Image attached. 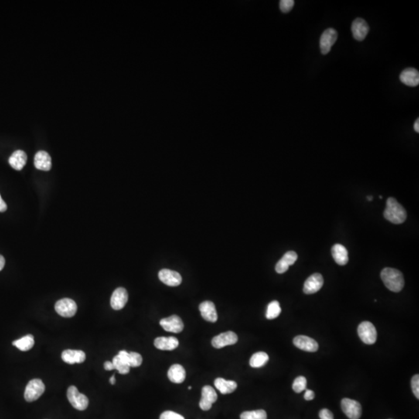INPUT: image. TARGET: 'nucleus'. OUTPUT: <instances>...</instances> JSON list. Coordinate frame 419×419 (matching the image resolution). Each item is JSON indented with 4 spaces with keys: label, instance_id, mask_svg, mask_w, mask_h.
Wrapping results in <instances>:
<instances>
[{
    "label": "nucleus",
    "instance_id": "a878e982",
    "mask_svg": "<svg viewBox=\"0 0 419 419\" xmlns=\"http://www.w3.org/2000/svg\"><path fill=\"white\" fill-rule=\"evenodd\" d=\"M168 377L172 383H182L186 379V370L181 365H172L168 369Z\"/></svg>",
    "mask_w": 419,
    "mask_h": 419
},
{
    "label": "nucleus",
    "instance_id": "6e6552de",
    "mask_svg": "<svg viewBox=\"0 0 419 419\" xmlns=\"http://www.w3.org/2000/svg\"><path fill=\"white\" fill-rule=\"evenodd\" d=\"M342 410L350 419H359L362 414V407L359 402L349 398L342 399L341 402Z\"/></svg>",
    "mask_w": 419,
    "mask_h": 419
},
{
    "label": "nucleus",
    "instance_id": "a18cd8bd",
    "mask_svg": "<svg viewBox=\"0 0 419 419\" xmlns=\"http://www.w3.org/2000/svg\"><path fill=\"white\" fill-rule=\"evenodd\" d=\"M188 389H189V390H191V389H192V386H188Z\"/></svg>",
    "mask_w": 419,
    "mask_h": 419
},
{
    "label": "nucleus",
    "instance_id": "4468645a",
    "mask_svg": "<svg viewBox=\"0 0 419 419\" xmlns=\"http://www.w3.org/2000/svg\"><path fill=\"white\" fill-rule=\"evenodd\" d=\"M294 344L296 347L305 352H314L318 350V342L306 335L295 337L294 338Z\"/></svg>",
    "mask_w": 419,
    "mask_h": 419
},
{
    "label": "nucleus",
    "instance_id": "cd10ccee",
    "mask_svg": "<svg viewBox=\"0 0 419 419\" xmlns=\"http://www.w3.org/2000/svg\"><path fill=\"white\" fill-rule=\"evenodd\" d=\"M13 345L23 352H27L33 348L35 345V338L32 335H27L18 340L13 342Z\"/></svg>",
    "mask_w": 419,
    "mask_h": 419
},
{
    "label": "nucleus",
    "instance_id": "bb28decb",
    "mask_svg": "<svg viewBox=\"0 0 419 419\" xmlns=\"http://www.w3.org/2000/svg\"><path fill=\"white\" fill-rule=\"evenodd\" d=\"M215 386L222 394H228L235 391L238 385L237 383L233 380H226L223 378H217L215 380Z\"/></svg>",
    "mask_w": 419,
    "mask_h": 419
},
{
    "label": "nucleus",
    "instance_id": "4be33fe9",
    "mask_svg": "<svg viewBox=\"0 0 419 419\" xmlns=\"http://www.w3.org/2000/svg\"><path fill=\"white\" fill-rule=\"evenodd\" d=\"M34 162L35 166L39 170L49 171L52 168V158L46 151H38L35 155Z\"/></svg>",
    "mask_w": 419,
    "mask_h": 419
},
{
    "label": "nucleus",
    "instance_id": "412c9836",
    "mask_svg": "<svg viewBox=\"0 0 419 419\" xmlns=\"http://www.w3.org/2000/svg\"><path fill=\"white\" fill-rule=\"evenodd\" d=\"M179 340L175 337H158L154 341L155 347L160 350H174L179 346Z\"/></svg>",
    "mask_w": 419,
    "mask_h": 419
},
{
    "label": "nucleus",
    "instance_id": "f257e3e1",
    "mask_svg": "<svg viewBox=\"0 0 419 419\" xmlns=\"http://www.w3.org/2000/svg\"><path fill=\"white\" fill-rule=\"evenodd\" d=\"M380 277L386 288L393 292H400L404 288V276L396 269L385 268L380 273Z\"/></svg>",
    "mask_w": 419,
    "mask_h": 419
},
{
    "label": "nucleus",
    "instance_id": "c03bdc74",
    "mask_svg": "<svg viewBox=\"0 0 419 419\" xmlns=\"http://www.w3.org/2000/svg\"><path fill=\"white\" fill-rule=\"evenodd\" d=\"M367 199H369V200H372V199H373V197H371V196H367Z\"/></svg>",
    "mask_w": 419,
    "mask_h": 419
},
{
    "label": "nucleus",
    "instance_id": "9b49d317",
    "mask_svg": "<svg viewBox=\"0 0 419 419\" xmlns=\"http://www.w3.org/2000/svg\"><path fill=\"white\" fill-rule=\"evenodd\" d=\"M158 278L165 285L169 287H177L182 283V277L180 274L173 270L163 269L158 273Z\"/></svg>",
    "mask_w": 419,
    "mask_h": 419
},
{
    "label": "nucleus",
    "instance_id": "ddd939ff",
    "mask_svg": "<svg viewBox=\"0 0 419 419\" xmlns=\"http://www.w3.org/2000/svg\"><path fill=\"white\" fill-rule=\"evenodd\" d=\"M237 342V335L233 332H227L215 336L212 339V344L216 349H222L228 345H235Z\"/></svg>",
    "mask_w": 419,
    "mask_h": 419
},
{
    "label": "nucleus",
    "instance_id": "9d476101",
    "mask_svg": "<svg viewBox=\"0 0 419 419\" xmlns=\"http://www.w3.org/2000/svg\"><path fill=\"white\" fill-rule=\"evenodd\" d=\"M218 400V394L212 386H203L202 389V397L199 400V407L203 410H208L212 408V404Z\"/></svg>",
    "mask_w": 419,
    "mask_h": 419
},
{
    "label": "nucleus",
    "instance_id": "7c9ffc66",
    "mask_svg": "<svg viewBox=\"0 0 419 419\" xmlns=\"http://www.w3.org/2000/svg\"><path fill=\"white\" fill-rule=\"evenodd\" d=\"M112 362H113L115 369H117L120 374H127L130 372V368L131 367L118 355L114 356Z\"/></svg>",
    "mask_w": 419,
    "mask_h": 419
},
{
    "label": "nucleus",
    "instance_id": "4c0bfd02",
    "mask_svg": "<svg viewBox=\"0 0 419 419\" xmlns=\"http://www.w3.org/2000/svg\"><path fill=\"white\" fill-rule=\"evenodd\" d=\"M304 397L306 400H311L314 398L315 394H314V392L313 391V390H307V389H306V392L305 393H304Z\"/></svg>",
    "mask_w": 419,
    "mask_h": 419
},
{
    "label": "nucleus",
    "instance_id": "c756f323",
    "mask_svg": "<svg viewBox=\"0 0 419 419\" xmlns=\"http://www.w3.org/2000/svg\"><path fill=\"white\" fill-rule=\"evenodd\" d=\"M280 313H281V308H280V303L277 301H273L270 302L267 307L266 317L269 320L275 319L280 315Z\"/></svg>",
    "mask_w": 419,
    "mask_h": 419
},
{
    "label": "nucleus",
    "instance_id": "c85d7f7f",
    "mask_svg": "<svg viewBox=\"0 0 419 419\" xmlns=\"http://www.w3.org/2000/svg\"><path fill=\"white\" fill-rule=\"evenodd\" d=\"M268 361L269 356L267 353L264 352H259L253 354L249 361V364L253 368L263 367L267 364Z\"/></svg>",
    "mask_w": 419,
    "mask_h": 419
},
{
    "label": "nucleus",
    "instance_id": "1a4fd4ad",
    "mask_svg": "<svg viewBox=\"0 0 419 419\" xmlns=\"http://www.w3.org/2000/svg\"><path fill=\"white\" fill-rule=\"evenodd\" d=\"M159 324L165 331L172 333H180L184 328L182 319L177 315L163 318L160 321Z\"/></svg>",
    "mask_w": 419,
    "mask_h": 419
},
{
    "label": "nucleus",
    "instance_id": "37998d69",
    "mask_svg": "<svg viewBox=\"0 0 419 419\" xmlns=\"http://www.w3.org/2000/svg\"><path fill=\"white\" fill-rule=\"evenodd\" d=\"M110 383H111L112 385L115 384V383H116L115 375H113V376H112L111 377H110Z\"/></svg>",
    "mask_w": 419,
    "mask_h": 419
},
{
    "label": "nucleus",
    "instance_id": "39448f33",
    "mask_svg": "<svg viewBox=\"0 0 419 419\" xmlns=\"http://www.w3.org/2000/svg\"><path fill=\"white\" fill-rule=\"evenodd\" d=\"M358 335L361 340L367 345H373L376 342L377 332L374 325L369 321H363L358 327Z\"/></svg>",
    "mask_w": 419,
    "mask_h": 419
},
{
    "label": "nucleus",
    "instance_id": "dca6fc26",
    "mask_svg": "<svg viewBox=\"0 0 419 419\" xmlns=\"http://www.w3.org/2000/svg\"><path fill=\"white\" fill-rule=\"evenodd\" d=\"M351 29H352L353 38L356 41L362 42L367 36L369 28L367 23L362 18H357L352 22Z\"/></svg>",
    "mask_w": 419,
    "mask_h": 419
},
{
    "label": "nucleus",
    "instance_id": "e433bc0d",
    "mask_svg": "<svg viewBox=\"0 0 419 419\" xmlns=\"http://www.w3.org/2000/svg\"><path fill=\"white\" fill-rule=\"evenodd\" d=\"M319 417L321 419H334L332 411L326 408L320 410Z\"/></svg>",
    "mask_w": 419,
    "mask_h": 419
},
{
    "label": "nucleus",
    "instance_id": "a211bd4d",
    "mask_svg": "<svg viewBox=\"0 0 419 419\" xmlns=\"http://www.w3.org/2000/svg\"><path fill=\"white\" fill-rule=\"evenodd\" d=\"M400 80L403 84L406 85V86H411V87L418 86V71L417 69H413V68L404 69L400 73Z\"/></svg>",
    "mask_w": 419,
    "mask_h": 419
},
{
    "label": "nucleus",
    "instance_id": "f3484780",
    "mask_svg": "<svg viewBox=\"0 0 419 419\" xmlns=\"http://www.w3.org/2000/svg\"><path fill=\"white\" fill-rule=\"evenodd\" d=\"M201 316L205 321L215 323L218 321V313L215 304L212 301H204L199 306Z\"/></svg>",
    "mask_w": 419,
    "mask_h": 419
},
{
    "label": "nucleus",
    "instance_id": "5701e85b",
    "mask_svg": "<svg viewBox=\"0 0 419 419\" xmlns=\"http://www.w3.org/2000/svg\"><path fill=\"white\" fill-rule=\"evenodd\" d=\"M332 255L335 263L339 266H345L349 262L347 249L342 245H334L332 248Z\"/></svg>",
    "mask_w": 419,
    "mask_h": 419
},
{
    "label": "nucleus",
    "instance_id": "6ab92c4d",
    "mask_svg": "<svg viewBox=\"0 0 419 419\" xmlns=\"http://www.w3.org/2000/svg\"><path fill=\"white\" fill-rule=\"evenodd\" d=\"M297 260V254L295 252H287L276 265V271L280 274L286 273L288 270L290 266L294 265Z\"/></svg>",
    "mask_w": 419,
    "mask_h": 419
},
{
    "label": "nucleus",
    "instance_id": "79ce46f5",
    "mask_svg": "<svg viewBox=\"0 0 419 419\" xmlns=\"http://www.w3.org/2000/svg\"><path fill=\"white\" fill-rule=\"evenodd\" d=\"M414 131H415L416 132H417V133L419 132V120H418V119H417V120H416L415 122H414Z\"/></svg>",
    "mask_w": 419,
    "mask_h": 419
},
{
    "label": "nucleus",
    "instance_id": "f704fd0d",
    "mask_svg": "<svg viewBox=\"0 0 419 419\" xmlns=\"http://www.w3.org/2000/svg\"><path fill=\"white\" fill-rule=\"evenodd\" d=\"M159 419H185L183 416L178 413L174 412L172 410H166L164 411L161 415H160Z\"/></svg>",
    "mask_w": 419,
    "mask_h": 419
},
{
    "label": "nucleus",
    "instance_id": "7ed1b4c3",
    "mask_svg": "<svg viewBox=\"0 0 419 419\" xmlns=\"http://www.w3.org/2000/svg\"><path fill=\"white\" fill-rule=\"evenodd\" d=\"M67 397L72 407L77 410H86L89 405V399L85 394L80 393L76 386H69L67 390Z\"/></svg>",
    "mask_w": 419,
    "mask_h": 419
},
{
    "label": "nucleus",
    "instance_id": "ea45409f",
    "mask_svg": "<svg viewBox=\"0 0 419 419\" xmlns=\"http://www.w3.org/2000/svg\"><path fill=\"white\" fill-rule=\"evenodd\" d=\"M7 210V203L4 202V199H2V196L0 195V212H5Z\"/></svg>",
    "mask_w": 419,
    "mask_h": 419
},
{
    "label": "nucleus",
    "instance_id": "f03ea898",
    "mask_svg": "<svg viewBox=\"0 0 419 419\" xmlns=\"http://www.w3.org/2000/svg\"><path fill=\"white\" fill-rule=\"evenodd\" d=\"M383 216L391 223L400 225L405 222L407 212L394 198L390 197L386 200Z\"/></svg>",
    "mask_w": 419,
    "mask_h": 419
},
{
    "label": "nucleus",
    "instance_id": "b1692460",
    "mask_svg": "<svg viewBox=\"0 0 419 419\" xmlns=\"http://www.w3.org/2000/svg\"><path fill=\"white\" fill-rule=\"evenodd\" d=\"M124 362L128 365L130 367H138L142 363V356L138 352H127V351H120L118 353Z\"/></svg>",
    "mask_w": 419,
    "mask_h": 419
},
{
    "label": "nucleus",
    "instance_id": "2eb2a0df",
    "mask_svg": "<svg viewBox=\"0 0 419 419\" xmlns=\"http://www.w3.org/2000/svg\"><path fill=\"white\" fill-rule=\"evenodd\" d=\"M127 301H128V294L126 289L119 287L116 289L112 294L110 305L113 309L119 311L124 308Z\"/></svg>",
    "mask_w": 419,
    "mask_h": 419
},
{
    "label": "nucleus",
    "instance_id": "0eeeda50",
    "mask_svg": "<svg viewBox=\"0 0 419 419\" xmlns=\"http://www.w3.org/2000/svg\"><path fill=\"white\" fill-rule=\"evenodd\" d=\"M338 33L333 28H328L324 31L320 38V48L322 55H327L336 42Z\"/></svg>",
    "mask_w": 419,
    "mask_h": 419
},
{
    "label": "nucleus",
    "instance_id": "58836bf2",
    "mask_svg": "<svg viewBox=\"0 0 419 419\" xmlns=\"http://www.w3.org/2000/svg\"><path fill=\"white\" fill-rule=\"evenodd\" d=\"M103 366H104V369H106V370H113V369H115L114 364H113V362H110V361L105 362Z\"/></svg>",
    "mask_w": 419,
    "mask_h": 419
},
{
    "label": "nucleus",
    "instance_id": "72a5a7b5",
    "mask_svg": "<svg viewBox=\"0 0 419 419\" xmlns=\"http://www.w3.org/2000/svg\"><path fill=\"white\" fill-rule=\"evenodd\" d=\"M294 5V0H281L280 2V11L284 14H287L293 9Z\"/></svg>",
    "mask_w": 419,
    "mask_h": 419
},
{
    "label": "nucleus",
    "instance_id": "a19ab883",
    "mask_svg": "<svg viewBox=\"0 0 419 419\" xmlns=\"http://www.w3.org/2000/svg\"><path fill=\"white\" fill-rule=\"evenodd\" d=\"M5 259H4V256H1L0 255V271L4 268V266H5Z\"/></svg>",
    "mask_w": 419,
    "mask_h": 419
},
{
    "label": "nucleus",
    "instance_id": "20e7f679",
    "mask_svg": "<svg viewBox=\"0 0 419 419\" xmlns=\"http://www.w3.org/2000/svg\"><path fill=\"white\" fill-rule=\"evenodd\" d=\"M45 390V386L43 381L40 379L31 380L27 385L24 397L28 402H33L38 400L43 394Z\"/></svg>",
    "mask_w": 419,
    "mask_h": 419
},
{
    "label": "nucleus",
    "instance_id": "2f4dec72",
    "mask_svg": "<svg viewBox=\"0 0 419 419\" xmlns=\"http://www.w3.org/2000/svg\"><path fill=\"white\" fill-rule=\"evenodd\" d=\"M241 419H267V414L264 410L245 411L241 414Z\"/></svg>",
    "mask_w": 419,
    "mask_h": 419
},
{
    "label": "nucleus",
    "instance_id": "423d86ee",
    "mask_svg": "<svg viewBox=\"0 0 419 419\" xmlns=\"http://www.w3.org/2000/svg\"><path fill=\"white\" fill-rule=\"evenodd\" d=\"M55 311L60 316L64 318H72L77 311V305L73 300L69 298H63L56 302L55 306Z\"/></svg>",
    "mask_w": 419,
    "mask_h": 419
},
{
    "label": "nucleus",
    "instance_id": "393cba45",
    "mask_svg": "<svg viewBox=\"0 0 419 419\" xmlns=\"http://www.w3.org/2000/svg\"><path fill=\"white\" fill-rule=\"evenodd\" d=\"M27 161H28L27 154L21 150L14 151L9 158L10 165L18 171L22 170L23 168L26 165Z\"/></svg>",
    "mask_w": 419,
    "mask_h": 419
},
{
    "label": "nucleus",
    "instance_id": "473e14b6",
    "mask_svg": "<svg viewBox=\"0 0 419 419\" xmlns=\"http://www.w3.org/2000/svg\"><path fill=\"white\" fill-rule=\"evenodd\" d=\"M292 387L293 390L296 393H301V392L304 391V390L307 389V380H306V378L302 376L296 378L294 383H293Z\"/></svg>",
    "mask_w": 419,
    "mask_h": 419
},
{
    "label": "nucleus",
    "instance_id": "f8f14e48",
    "mask_svg": "<svg viewBox=\"0 0 419 419\" xmlns=\"http://www.w3.org/2000/svg\"><path fill=\"white\" fill-rule=\"evenodd\" d=\"M323 277L320 273H314L306 280L304 285V292L306 294H313L318 292L323 287Z\"/></svg>",
    "mask_w": 419,
    "mask_h": 419
},
{
    "label": "nucleus",
    "instance_id": "c9c22d12",
    "mask_svg": "<svg viewBox=\"0 0 419 419\" xmlns=\"http://www.w3.org/2000/svg\"><path fill=\"white\" fill-rule=\"evenodd\" d=\"M411 388L416 398L419 399V375L416 374L411 379Z\"/></svg>",
    "mask_w": 419,
    "mask_h": 419
},
{
    "label": "nucleus",
    "instance_id": "aec40b11",
    "mask_svg": "<svg viewBox=\"0 0 419 419\" xmlns=\"http://www.w3.org/2000/svg\"><path fill=\"white\" fill-rule=\"evenodd\" d=\"M62 359L68 364L82 363L86 360V353L82 350L67 349L62 352Z\"/></svg>",
    "mask_w": 419,
    "mask_h": 419
}]
</instances>
